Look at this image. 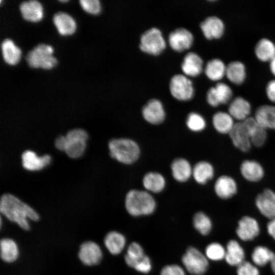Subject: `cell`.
<instances>
[{
    "mask_svg": "<svg viewBox=\"0 0 275 275\" xmlns=\"http://www.w3.org/2000/svg\"><path fill=\"white\" fill-rule=\"evenodd\" d=\"M125 204L127 212L134 216L149 215L156 207L155 201L148 192L136 189L127 194Z\"/></svg>",
    "mask_w": 275,
    "mask_h": 275,
    "instance_id": "cell-2",
    "label": "cell"
},
{
    "mask_svg": "<svg viewBox=\"0 0 275 275\" xmlns=\"http://www.w3.org/2000/svg\"><path fill=\"white\" fill-rule=\"evenodd\" d=\"M182 262L186 270L191 274L201 275L207 270L208 262L199 250L194 247L188 248L182 258Z\"/></svg>",
    "mask_w": 275,
    "mask_h": 275,
    "instance_id": "cell-7",
    "label": "cell"
},
{
    "mask_svg": "<svg viewBox=\"0 0 275 275\" xmlns=\"http://www.w3.org/2000/svg\"><path fill=\"white\" fill-rule=\"evenodd\" d=\"M186 125L191 131L199 132L205 129L206 124L204 118L201 115L192 112L187 118Z\"/></svg>",
    "mask_w": 275,
    "mask_h": 275,
    "instance_id": "cell-40",
    "label": "cell"
},
{
    "mask_svg": "<svg viewBox=\"0 0 275 275\" xmlns=\"http://www.w3.org/2000/svg\"><path fill=\"white\" fill-rule=\"evenodd\" d=\"M66 145V140L65 136L60 135L58 136L55 140L54 145L55 147L61 151L65 150Z\"/></svg>",
    "mask_w": 275,
    "mask_h": 275,
    "instance_id": "cell-47",
    "label": "cell"
},
{
    "mask_svg": "<svg viewBox=\"0 0 275 275\" xmlns=\"http://www.w3.org/2000/svg\"><path fill=\"white\" fill-rule=\"evenodd\" d=\"M245 254L243 248L235 240L229 241L226 246L225 259L228 264L238 266L244 261Z\"/></svg>",
    "mask_w": 275,
    "mask_h": 275,
    "instance_id": "cell-30",
    "label": "cell"
},
{
    "mask_svg": "<svg viewBox=\"0 0 275 275\" xmlns=\"http://www.w3.org/2000/svg\"><path fill=\"white\" fill-rule=\"evenodd\" d=\"M171 170L174 178L179 182L187 181L193 172L189 162L182 158H177L172 162Z\"/></svg>",
    "mask_w": 275,
    "mask_h": 275,
    "instance_id": "cell-34",
    "label": "cell"
},
{
    "mask_svg": "<svg viewBox=\"0 0 275 275\" xmlns=\"http://www.w3.org/2000/svg\"><path fill=\"white\" fill-rule=\"evenodd\" d=\"M233 95L232 88L226 83L219 81L208 90L206 100L210 106L215 107L229 103L233 99Z\"/></svg>",
    "mask_w": 275,
    "mask_h": 275,
    "instance_id": "cell-9",
    "label": "cell"
},
{
    "mask_svg": "<svg viewBox=\"0 0 275 275\" xmlns=\"http://www.w3.org/2000/svg\"><path fill=\"white\" fill-rule=\"evenodd\" d=\"M254 53L260 61L269 63L275 57V44L268 38H261L255 45Z\"/></svg>",
    "mask_w": 275,
    "mask_h": 275,
    "instance_id": "cell-27",
    "label": "cell"
},
{
    "mask_svg": "<svg viewBox=\"0 0 275 275\" xmlns=\"http://www.w3.org/2000/svg\"><path fill=\"white\" fill-rule=\"evenodd\" d=\"M227 65L220 59H212L207 63L205 73L207 77L213 81H219L226 76Z\"/></svg>",
    "mask_w": 275,
    "mask_h": 275,
    "instance_id": "cell-32",
    "label": "cell"
},
{
    "mask_svg": "<svg viewBox=\"0 0 275 275\" xmlns=\"http://www.w3.org/2000/svg\"><path fill=\"white\" fill-rule=\"evenodd\" d=\"M203 66V61L201 57L195 52H190L184 57L181 69L185 75L195 77L201 73Z\"/></svg>",
    "mask_w": 275,
    "mask_h": 275,
    "instance_id": "cell-26",
    "label": "cell"
},
{
    "mask_svg": "<svg viewBox=\"0 0 275 275\" xmlns=\"http://www.w3.org/2000/svg\"><path fill=\"white\" fill-rule=\"evenodd\" d=\"M237 275H259L257 267L248 261H243L237 266Z\"/></svg>",
    "mask_w": 275,
    "mask_h": 275,
    "instance_id": "cell-43",
    "label": "cell"
},
{
    "mask_svg": "<svg viewBox=\"0 0 275 275\" xmlns=\"http://www.w3.org/2000/svg\"><path fill=\"white\" fill-rule=\"evenodd\" d=\"M255 204L260 212L265 217L275 218V192L266 188L259 194L255 199Z\"/></svg>",
    "mask_w": 275,
    "mask_h": 275,
    "instance_id": "cell-13",
    "label": "cell"
},
{
    "mask_svg": "<svg viewBox=\"0 0 275 275\" xmlns=\"http://www.w3.org/2000/svg\"><path fill=\"white\" fill-rule=\"evenodd\" d=\"M134 268L141 273H148L149 272L152 268V264L149 257L145 255Z\"/></svg>",
    "mask_w": 275,
    "mask_h": 275,
    "instance_id": "cell-45",
    "label": "cell"
},
{
    "mask_svg": "<svg viewBox=\"0 0 275 275\" xmlns=\"http://www.w3.org/2000/svg\"><path fill=\"white\" fill-rule=\"evenodd\" d=\"M194 41L192 33L185 28H178L169 36V43L174 50L181 52L191 47Z\"/></svg>",
    "mask_w": 275,
    "mask_h": 275,
    "instance_id": "cell-14",
    "label": "cell"
},
{
    "mask_svg": "<svg viewBox=\"0 0 275 275\" xmlns=\"http://www.w3.org/2000/svg\"><path fill=\"white\" fill-rule=\"evenodd\" d=\"M145 256L143 249L141 245L137 242H133L128 247L124 259L128 266L134 268Z\"/></svg>",
    "mask_w": 275,
    "mask_h": 275,
    "instance_id": "cell-37",
    "label": "cell"
},
{
    "mask_svg": "<svg viewBox=\"0 0 275 275\" xmlns=\"http://www.w3.org/2000/svg\"><path fill=\"white\" fill-rule=\"evenodd\" d=\"M66 145L65 152L72 158H77L82 155L86 147L88 134L86 130L76 128L69 131L65 135Z\"/></svg>",
    "mask_w": 275,
    "mask_h": 275,
    "instance_id": "cell-6",
    "label": "cell"
},
{
    "mask_svg": "<svg viewBox=\"0 0 275 275\" xmlns=\"http://www.w3.org/2000/svg\"><path fill=\"white\" fill-rule=\"evenodd\" d=\"M0 254L2 260L7 263L16 261L19 255L17 243L12 238L4 237L0 240Z\"/></svg>",
    "mask_w": 275,
    "mask_h": 275,
    "instance_id": "cell-28",
    "label": "cell"
},
{
    "mask_svg": "<svg viewBox=\"0 0 275 275\" xmlns=\"http://www.w3.org/2000/svg\"><path fill=\"white\" fill-rule=\"evenodd\" d=\"M59 2H63V3H65V2H68V1H59Z\"/></svg>",
    "mask_w": 275,
    "mask_h": 275,
    "instance_id": "cell-51",
    "label": "cell"
},
{
    "mask_svg": "<svg viewBox=\"0 0 275 275\" xmlns=\"http://www.w3.org/2000/svg\"><path fill=\"white\" fill-rule=\"evenodd\" d=\"M269 67L271 73L275 77V57L269 62Z\"/></svg>",
    "mask_w": 275,
    "mask_h": 275,
    "instance_id": "cell-49",
    "label": "cell"
},
{
    "mask_svg": "<svg viewBox=\"0 0 275 275\" xmlns=\"http://www.w3.org/2000/svg\"><path fill=\"white\" fill-rule=\"evenodd\" d=\"M225 77L233 85H241L246 78V69L244 63L240 61L230 62L227 65Z\"/></svg>",
    "mask_w": 275,
    "mask_h": 275,
    "instance_id": "cell-25",
    "label": "cell"
},
{
    "mask_svg": "<svg viewBox=\"0 0 275 275\" xmlns=\"http://www.w3.org/2000/svg\"><path fill=\"white\" fill-rule=\"evenodd\" d=\"M268 234L275 240V218L271 219L267 225Z\"/></svg>",
    "mask_w": 275,
    "mask_h": 275,
    "instance_id": "cell-48",
    "label": "cell"
},
{
    "mask_svg": "<svg viewBox=\"0 0 275 275\" xmlns=\"http://www.w3.org/2000/svg\"><path fill=\"white\" fill-rule=\"evenodd\" d=\"M166 43L161 31L155 28L149 29L141 37L140 49L150 54L156 56L166 48Z\"/></svg>",
    "mask_w": 275,
    "mask_h": 275,
    "instance_id": "cell-5",
    "label": "cell"
},
{
    "mask_svg": "<svg viewBox=\"0 0 275 275\" xmlns=\"http://www.w3.org/2000/svg\"><path fill=\"white\" fill-rule=\"evenodd\" d=\"M237 184L235 179L230 176L223 175L215 182L214 189L216 195L221 199H229L237 192Z\"/></svg>",
    "mask_w": 275,
    "mask_h": 275,
    "instance_id": "cell-16",
    "label": "cell"
},
{
    "mask_svg": "<svg viewBox=\"0 0 275 275\" xmlns=\"http://www.w3.org/2000/svg\"><path fill=\"white\" fill-rule=\"evenodd\" d=\"M201 31L208 40L218 39L225 32V25L222 19L216 16H210L200 23Z\"/></svg>",
    "mask_w": 275,
    "mask_h": 275,
    "instance_id": "cell-12",
    "label": "cell"
},
{
    "mask_svg": "<svg viewBox=\"0 0 275 275\" xmlns=\"http://www.w3.org/2000/svg\"><path fill=\"white\" fill-rule=\"evenodd\" d=\"M248 128L252 145L257 147L263 146L267 139L266 129L260 126L254 117H249L243 121Z\"/></svg>",
    "mask_w": 275,
    "mask_h": 275,
    "instance_id": "cell-24",
    "label": "cell"
},
{
    "mask_svg": "<svg viewBox=\"0 0 275 275\" xmlns=\"http://www.w3.org/2000/svg\"><path fill=\"white\" fill-rule=\"evenodd\" d=\"M111 156L124 164H131L139 157L140 150L136 142L128 139H113L108 143Z\"/></svg>",
    "mask_w": 275,
    "mask_h": 275,
    "instance_id": "cell-3",
    "label": "cell"
},
{
    "mask_svg": "<svg viewBox=\"0 0 275 275\" xmlns=\"http://www.w3.org/2000/svg\"><path fill=\"white\" fill-rule=\"evenodd\" d=\"M52 21L61 35H71L76 30V23L75 20L66 12L56 13L53 16Z\"/></svg>",
    "mask_w": 275,
    "mask_h": 275,
    "instance_id": "cell-23",
    "label": "cell"
},
{
    "mask_svg": "<svg viewBox=\"0 0 275 275\" xmlns=\"http://www.w3.org/2000/svg\"><path fill=\"white\" fill-rule=\"evenodd\" d=\"M270 264H271L270 265H271V269L272 271L273 272V273L275 274V254L272 260H271L270 262Z\"/></svg>",
    "mask_w": 275,
    "mask_h": 275,
    "instance_id": "cell-50",
    "label": "cell"
},
{
    "mask_svg": "<svg viewBox=\"0 0 275 275\" xmlns=\"http://www.w3.org/2000/svg\"><path fill=\"white\" fill-rule=\"evenodd\" d=\"M144 118L152 124H159L165 118V112L161 102L156 99L150 100L142 110Z\"/></svg>",
    "mask_w": 275,
    "mask_h": 275,
    "instance_id": "cell-18",
    "label": "cell"
},
{
    "mask_svg": "<svg viewBox=\"0 0 275 275\" xmlns=\"http://www.w3.org/2000/svg\"><path fill=\"white\" fill-rule=\"evenodd\" d=\"M192 175L197 183L205 184L214 176L213 167L208 161H199L193 168Z\"/></svg>",
    "mask_w": 275,
    "mask_h": 275,
    "instance_id": "cell-35",
    "label": "cell"
},
{
    "mask_svg": "<svg viewBox=\"0 0 275 275\" xmlns=\"http://www.w3.org/2000/svg\"><path fill=\"white\" fill-rule=\"evenodd\" d=\"M193 224L195 228L203 235L208 234L212 228L211 219L202 212H197L194 215Z\"/></svg>",
    "mask_w": 275,
    "mask_h": 275,
    "instance_id": "cell-39",
    "label": "cell"
},
{
    "mask_svg": "<svg viewBox=\"0 0 275 275\" xmlns=\"http://www.w3.org/2000/svg\"><path fill=\"white\" fill-rule=\"evenodd\" d=\"M170 90L174 98L181 101L190 100L194 94L191 81L183 74H176L172 77Z\"/></svg>",
    "mask_w": 275,
    "mask_h": 275,
    "instance_id": "cell-8",
    "label": "cell"
},
{
    "mask_svg": "<svg viewBox=\"0 0 275 275\" xmlns=\"http://www.w3.org/2000/svg\"><path fill=\"white\" fill-rule=\"evenodd\" d=\"M225 254L224 248L216 242L209 244L205 249L206 257L213 261H219L225 258Z\"/></svg>",
    "mask_w": 275,
    "mask_h": 275,
    "instance_id": "cell-41",
    "label": "cell"
},
{
    "mask_svg": "<svg viewBox=\"0 0 275 275\" xmlns=\"http://www.w3.org/2000/svg\"><path fill=\"white\" fill-rule=\"evenodd\" d=\"M104 244L108 252L114 255H117L123 250L126 239L121 233L117 231H111L105 236Z\"/></svg>",
    "mask_w": 275,
    "mask_h": 275,
    "instance_id": "cell-33",
    "label": "cell"
},
{
    "mask_svg": "<svg viewBox=\"0 0 275 275\" xmlns=\"http://www.w3.org/2000/svg\"><path fill=\"white\" fill-rule=\"evenodd\" d=\"M0 211L8 220L24 231L31 229L29 220L37 222L40 219L39 214L33 208L10 194L2 196Z\"/></svg>",
    "mask_w": 275,
    "mask_h": 275,
    "instance_id": "cell-1",
    "label": "cell"
},
{
    "mask_svg": "<svg viewBox=\"0 0 275 275\" xmlns=\"http://www.w3.org/2000/svg\"><path fill=\"white\" fill-rule=\"evenodd\" d=\"M1 47L3 58L6 63L10 65H15L19 62L21 51L12 40L9 38L3 40Z\"/></svg>",
    "mask_w": 275,
    "mask_h": 275,
    "instance_id": "cell-29",
    "label": "cell"
},
{
    "mask_svg": "<svg viewBox=\"0 0 275 275\" xmlns=\"http://www.w3.org/2000/svg\"><path fill=\"white\" fill-rule=\"evenodd\" d=\"M53 49L48 44L40 43L31 50L25 56V61L32 68L50 69L57 64V60L53 56Z\"/></svg>",
    "mask_w": 275,
    "mask_h": 275,
    "instance_id": "cell-4",
    "label": "cell"
},
{
    "mask_svg": "<svg viewBox=\"0 0 275 275\" xmlns=\"http://www.w3.org/2000/svg\"><path fill=\"white\" fill-rule=\"evenodd\" d=\"M233 145L240 151L246 152L252 147L249 130L244 123L237 122L229 134Z\"/></svg>",
    "mask_w": 275,
    "mask_h": 275,
    "instance_id": "cell-11",
    "label": "cell"
},
{
    "mask_svg": "<svg viewBox=\"0 0 275 275\" xmlns=\"http://www.w3.org/2000/svg\"><path fill=\"white\" fill-rule=\"evenodd\" d=\"M212 124L218 133L226 134H229L235 123L228 112L219 111L213 115Z\"/></svg>",
    "mask_w": 275,
    "mask_h": 275,
    "instance_id": "cell-31",
    "label": "cell"
},
{
    "mask_svg": "<svg viewBox=\"0 0 275 275\" xmlns=\"http://www.w3.org/2000/svg\"><path fill=\"white\" fill-rule=\"evenodd\" d=\"M240 172L244 179L251 182L260 181L264 176L262 166L255 160H243L240 167Z\"/></svg>",
    "mask_w": 275,
    "mask_h": 275,
    "instance_id": "cell-21",
    "label": "cell"
},
{
    "mask_svg": "<svg viewBox=\"0 0 275 275\" xmlns=\"http://www.w3.org/2000/svg\"><path fill=\"white\" fill-rule=\"evenodd\" d=\"M251 110L250 102L242 96L233 98L228 108V112L237 122L243 121L250 117Z\"/></svg>",
    "mask_w": 275,
    "mask_h": 275,
    "instance_id": "cell-15",
    "label": "cell"
},
{
    "mask_svg": "<svg viewBox=\"0 0 275 275\" xmlns=\"http://www.w3.org/2000/svg\"><path fill=\"white\" fill-rule=\"evenodd\" d=\"M82 9L87 13L92 15H97L101 10L100 1L98 0H80Z\"/></svg>",
    "mask_w": 275,
    "mask_h": 275,
    "instance_id": "cell-42",
    "label": "cell"
},
{
    "mask_svg": "<svg viewBox=\"0 0 275 275\" xmlns=\"http://www.w3.org/2000/svg\"><path fill=\"white\" fill-rule=\"evenodd\" d=\"M274 256V254L267 248L258 246L254 249L252 254V259L256 265L263 266L271 262Z\"/></svg>",
    "mask_w": 275,
    "mask_h": 275,
    "instance_id": "cell-38",
    "label": "cell"
},
{
    "mask_svg": "<svg viewBox=\"0 0 275 275\" xmlns=\"http://www.w3.org/2000/svg\"><path fill=\"white\" fill-rule=\"evenodd\" d=\"M103 257L100 246L93 241H86L79 246L78 257L85 265L93 266L98 265Z\"/></svg>",
    "mask_w": 275,
    "mask_h": 275,
    "instance_id": "cell-10",
    "label": "cell"
},
{
    "mask_svg": "<svg viewBox=\"0 0 275 275\" xmlns=\"http://www.w3.org/2000/svg\"><path fill=\"white\" fill-rule=\"evenodd\" d=\"M265 94L267 99L275 104V78L267 82L265 87Z\"/></svg>",
    "mask_w": 275,
    "mask_h": 275,
    "instance_id": "cell-46",
    "label": "cell"
},
{
    "mask_svg": "<svg viewBox=\"0 0 275 275\" xmlns=\"http://www.w3.org/2000/svg\"><path fill=\"white\" fill-rule=\"evenodd\" d=\"M259 226L254 218L245 216L239 221L236 234L242 240H252L259 235Z\"/></svg>",
    "mask_w": 275,
    "mask_h": 275,
    "instance_id": "cell-17",
    "label": "cell"
},
{
    "mask_svg": "<svg viewBox=\"0 0 275 275\" xmlns=\"http://www.w3.org/2000/svg\"><path fill=\"white\" fill-rule=\"evenodd\" d=\"M254 117L264 129L275 130V105H260L255 110Z\"/></svg>",
    "mask_w": 275,
    "mask_h": 275,
    "instance_id": "cell-19",
    "label": "cell"
},
{
    "mask_svg": "<svg viewBox=\"0 0 275 275\" xmlns=\"http://www.w3.org/2000/svg\"><path fill=\"white\" fill-rule=\"evenodd\" d=\"M23 167L29 171H35L42 169L48 165L51 160L49 155L46 154L38 156L31 150H26L21 155Z\"/></svg>",
    "mask_w": 275,
    "mask_h": 275,
    "instance_id": "cell-20",
    "label": "cell"
},
{
    "mask_svg": "<svg viewBox=\"0 0 275 275\" xmlns=\"http://www.w3.org/2000/svg\"><path fill=\"white\" fill-rule=\"evenodd\" d=\"M160 275H185L183 269L176 264L167 265L160 272Z\"/></svg>",
    "mask_w": 275,
    "mask_h": 275,
    "instance_id": "cell-44",
    "label": "cell"
},
{
    "mask_svg": "<svg viewBox=\"0 0 275 275\" xmlns=\"http://www.w3.org/2000/svg\"><path fill=\"white\" fill-rule=\"evenodd\" d=\"M143 183L148 191L156 193L162 190L165 186L166 181L160 174L157 172H149L144 176Z\"/></svg>",
    "mask_w": 275,
    "mask_h": 275,
    "instance_id": "cell-36",
    "label": "cell"
},
{
    "mask_svg": "<svg viewBox=\"0 0 275 275\" xmlns=\"http://www.w3.org/2000/svg\"><path fill=\"white\" fill-rule=\"evenodd\" d=\"M19 10L22 18L28 21L37 22L43 17L42 5L37 0L22 2L19 5Z\"/></svg>",
    "mask_w": 275,
    "mask_h": 275,
    "instance_id": "cell-22",
    "label": "cell"
}]
</instances>
